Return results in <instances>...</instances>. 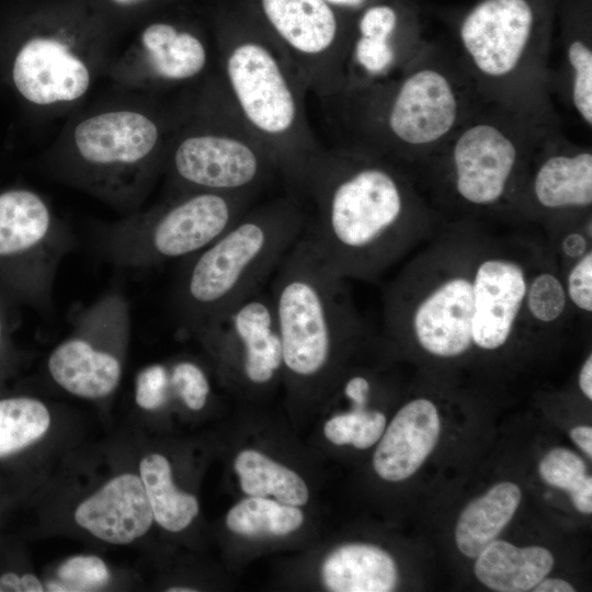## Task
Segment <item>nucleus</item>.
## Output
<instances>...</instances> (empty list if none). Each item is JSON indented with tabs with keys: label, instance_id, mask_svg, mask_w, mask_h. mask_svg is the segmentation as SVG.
Masks as SVG:
<instances>
[{
	"label": "nucleus",
	"instance_id": "f257e3e1",
	"mask_svg": "<svg viewBox=\"0 0 592 592\" xmlns=\"http://www.w3.org/2000/svg\"><path fill=\"white\" fill-rule=\"evenodd\" d=\"M549 258L522 232L465 226L439 232L387 286L384 325L435 357L500 350L521 328L540 327L528 315L526 293Z\"/></svg>",
	"mask_w": 592,
	"mask_h": 592
},
{
	"label": "nucleus",
	"instance_id": "f03ea898",
	"mask_svg": "<svg viewBox=\"0 0 592 592\" xmlns=\"http://www.w3.org/2000/svg\"><path fill=\"white\" fill-rule=\"evenodd\" d=\"M299 200L305 236L338 275L375 280L419 238V209L399 162L342 146L323 148Z\"/></svg>",
	"mask_w": 592,
	"mask_h": 592
},
{
	"label": "nucleus",
	"instance_id": "7ed1b4c3",
	"mask_svg": "<svg viewBox=\"0 0 592 592\" xmlns=\"http://www.w3.org/2000/svg\"><path fill=\"white\" fill-rule=\"evenodd\" d=\"M216 72L231 104L299 198L323 150L309 123L304 79L261 24H223L215 38Z\"/></svg>",
	"mask_w": 592,
	"mask_h": 592
},
{
	"label": "nucleus",
	"instance_id": "20e7f679",
	"mask_svg": "<svg viewBox=\"0 0 592 592\" xmlns=\"http://www.w3.org/2000/svg\"><path fill=\"white\" fill-rule=\"evenodd\" d=\"M306 225L303 202L286 193L252 205L231 227L183 260L173 304L192 332L262 291Z\"/></svg>",
	"mask_w": 592,
	"mask_h": 592
},
{
	"label": "nucleus",
	"instance_id": "39448f33",
	"mask_svg": "<svg viewBox=\"0 0 592 592\" xmlns=\"http://www.w3.org/2000/svg\"><path fill=\"white\" fill-rule=\"evenodd\" d=\"M270 297L282 344L283 367L295 378L323 374L339 346L365 322L346 280L329 269L304 231L272 276Z\"/></svg>",
	"mask_w": 592,
	"mask_h": 592
},
{
	"label": "nucleus",
	"instance_id": "423d86ee",
	"mask_svg": "<svg viewBox=\"0 0 592 592\" xmlns=\"http://www.w3.org/2000/svg\"><path fill=\"white\" fill-rule=\"evenodd\" d=\"M196 121L167 148L163 164L173 194H260L277 167L231 104L215 71L204 83Z\"/></svg>",
	"mask_w": 592,
	"mask_h": 592
},
{
	"label": "nucleus",
	"instance_id": "0eeeda50",
	"mask_svg": "<svg viewBox=\"0 0 592 592\" xmlns=\"http://www.w3.org/2000/svg\"><path fill=\"white\" fill-rule=\"evenodd\" d=\"M253 193L185 192L166 203L117 223L94 235L98 252L112 264L148 269L197 253L255 202Z\"/></svg>",
	"mask_w": 592,
	"mask_h": 592
},
{
	"label": "nucleus",
	"instance_id": "6e6552de",
	"mask_svg": "<svg viewBox=\"0 0 592 592\" xmlns=\"http://www.w3.org/2000/svg\"><path fill=\"white\" fill-rule=\"evenodd\" d=\"M164 134L162 123L141 112L90 116L73 132L71 175L113 203L135 204L164 160Z\"/></svg>",
	"mask_w": 592,
	"mask_h": 592
},
{
	"label": "nucleus",
	"instance_id": "1a4fd4ad",
	"mask_svg": "<svg viewBox=\"0 0 592 592\" xmlns=\"http://www.w3.org/2000/svg\"><path fill=\"white\" fill-rule=\"evenodd\" d=\"M72 325V333L50 353L48 373L73 396L105 398L122 377L119 352L132 325L128 300L119 291H109L77 312Z\"/></svg>",
	"mask_w": 592,
	"mask_h": 592
},
{
	"label": "nucleus",
	"instance_id": "9d476101",
	"mask_svg": "<svg viewBox=\"0 0 592 592\" xmlns=\"http://www.w3.org/2000/svg\"><path fill=\"white\" fill-rule=\"evenodd\" d=\"M265 31L293 62L318 100L344 84L351 34L325 0H257Z\"/></svg>",
	"mask_w": 592,
	"mask_h": 592
},
{
	"label": "nucleus",
	"instance_id": "9b49d317",
	"mask_svg": "<svg viewBox=\"0 0 592 592\" xmlns=\"http://www.w3.org/2000/svg\"><path fill=\"white\" fill-rule=\"evenodd\" d=\"M75 243L69 227L37 193L10 190L0 194V261L20 265L24 288L47 310L53 306L59 265Z\"/></svg>",
	"mask_w": 592,
	"mask_h": 592
},
{
	"label": "nucleus",
	"instance_id": "f8f14e48",
	"mask_svg": "<svg viewBox=\"0 0 592 592\" xmlns=\"http://www.w3.org/2000/svg\"><path fill=\"white\" fill-rule=\"evenodd\" d=\"M194 333L224 355L235 356L241 376L253 386L271 383L283 367L273 304L262 291Z\"/></svg>",
	"mask_w": 592,
	"mask_h": 592
},
{
	"label": "nucleus",
	"instance_id": "ddd939ff",
	"mask_svg": "<svg viewBox=\"0 0 592 592\" xmlns=\"http://www.w3.org/2000/svg\"><path fill=\"white\" fill-rule=\"evenodd\" d=\"M517 159L515 143L501 128L489 123L469 126L452 149L457 196L476 208L494 206L509 190Z\"/></svg>",
	"mask_w": 592,
	"mask_h": 592
},
{
	"label": "nucleus",
	"instance_id": "4468645a",
	"mask_svg": "<svg viewBox=\"0 0 592 592\" xmlns=\"http://www.w3.org/2000/svg\"><path fill=\"white\" fill-rule=\"evenodd\" d=\"M534 25L527 0H483L464 19L460 41L482 73L502 77L520 62Z\"/></svg>",
	"mask_w": 592,
	"mask_h": 592
},
{
	"label": "nucleus",
	"instance_id": "2eb2a0df",
	"mask_svg": "<svg viewBox=\"0 0 592 592\" xmlns=\"http://www.w3.org/2000/svg\"><path fill=\"white\" fill-rule=\"evenodd\" d=\"M12 78L19 92L37 105L76 101L91 83L87 64L55 35L29 39L15 57Z\"/></svg>",
	"mask_w": 592,
	"mask_h": 592
},
{
	"label": "nucleus",
	"instance_id": "dca6fc26",
	"mask_svg": "<svg viewBox=\"0 0 592 592\" xmlns=\"http://www.w3.org/2000/svg\"><path fill=\"white\" fill-rule=\"evenodd\" d=\"M75 521L103 542L126 545L148 532L153 514L140 477L122 474L82 501Z\"/></svg>",
	"mask_w": 592,
	"mask_h": 592
},
{
	"label": "nucleus",
	"instance_id": "f3484780",
	"mask_svg": "<svg viewBox=\"0 0 592 592\" xmlns=\"http://www.w3.org/2000/svg\"><path fill=\"white\" fill-rule=\"evenodd\" d=\"M146 69L167 84H186L216 71L215 47L192 27L171 21H155L139 36Z\"/></svg>",
	"mask_w": 592,
	"mask_h": 592
},
{
	"label": "nucleus",
	"instance_id": "a211bd4d",
	"mask_svg": "<svg viewBox=\"0 0 592 592\" xmlns=\"http://www.w3.org/2000/svg\"><path fill=\"white\" fill-rule=\"evenodd\" d=\"M440 428L439 412L432 401L419 398L406 403L374 453L376 474L395 482L412 476L435 447Z\"/></svg>",
	"mask_w": 592,
	"mask_h": 592
},
{
	"label": "nucleus",
	"instance_id": "6ab92c4d",
	"mask_svg": "<svg viewBox=\"0 0 592 592\" xmlns=\"http://www.w3.org/2000/svg\"><path fill=\"white\" fill-rule=\"evenodd\" d=\"M476 559L477 579L499 592L533 590L554 566L551 553L544 547H516L497 539L491 542Z\"/></svg>",
	"mask_w": 592,
	"mask_h": 592
},
{
	"label": "nucleus",
	"instance_id": "aec40b11",
	"mask_svg": "<svg viewBox=\"0 0 592 592\" xmlns=\"http://www.w3.org/2000/svg\"><path fill=\"white\" fill-rule=\"evenodd\" d=\"M321 576L333 592H388L397 584V567L385 550L365 544L343 545L323 561Z\"/></svg>",
	"mask_w": 592,
	"mask_h": 592
},
{
	"label": "nucleus",
	"instance_id": "412c9836",
	"mask_svg": "<svg viewBox=\"0 0 592 592\" xmlns=\"http://www.w3.org/2000/svg\"><path fill=\"white\" fill-rule=\"evenodd\" d=\"M536 203L548 210L590 208L592 153H558L546 158L533 179Z\"/></svg>",
	"mask_w": 592,
	"mask_h": 592
},
{
	"label": "nucleus",
	"instance_id": "4be33fe9",
	"mask_svg": "<svg viewBox=\"0 0 592 592\" xmlns=\"http://www.w3.org/2000/svg\"><path fill=\"white\" fill-rule=\"evenodd\" d=\"M521 501L513 482H501L471 501L460 513L455 540L462 554L476 558L508 525Z\"/></svg>",
	"mask_w": 592,
	"mask_h": 592
},
{
	"label": "nucleus",
	"instance_id": "5701e85b",
	"mask_svg": "<svg viewBox=\"0 0 592 592\" xmlns=\"http://www.w3.org/2000/svg\"><path fill=\"white\" fill-rule=\"evenodd\" d=\"M139 473L153 520L169 532L186 528L198 514V502L175 487L168 459L160 454L147 455L140 462Z\"/></svg>",
	"mask_w": 592,
	"mask_h": 592
},
{
	"label": "nucleus",
	"instance_id": "b1692460",
	"mask_svg": "<svg viewBox=\"0 0 592 592\" xmlns=\"http://www.w3.org/2000/svg\"><path fill=\"white\" fill-rule=\"evenodd\" d=\"M242 491L250 497L267 498L278 502L301 506L309 498L303 478L254 449H243L234 463Z\"/></svg>",
	"mask_w": 592,
	"mask_h": 592
},
{
	"label": "nucleus",
	"instance_id": "393cba45",
	"mask_svg": "<svg viewBox=\"0 0 592 592\" xmlns=\"http://www.w3.org/2000/svg\"><path fill=\"white\" fill-rule=\"evenodd\" d=\"M303 522L298 506L261 497L243 499L226 516L227 527L247 537L284 536L298 530Z\"/></svg>",
	"mask_w": 592,
	"mask_h": 592
},
{
	"label": "nucleus",
	"instance_id": "a878e982",
	"mask_svg": "<svg viewBox=\"0 0 592 592\" xmlns=\"http://www.w3.org/2000/svg\"><path fill=\"white\" fill-rule=\"evenodd\" d=\"M50 413L39 400L14 397L0 400V457L37 442L48 431Z\"/></svg>",
	"mask_w": 592,
	"mask_h": 592
},
{
	"label": "nucleus",
	"instance_id": "bb28decb",
	"mask_svg": "<svg viewBox=\"0 0 592 592\" xmlns=\"http://www.w3.org/2000/svg\"><path fill=\"white\" fill-rule=\"evenodd\" d=\"M526 308L533 321L543 328L561 325L570 311L563 281L550 258L530 280Z\"/></svg>",
	"mask_w": 592,
	"mask_h": 592
},
{
	"label": "nucleus",
	"instance_id": "cd10ccee",
	"mask_svg": "<svg viewBox=\"0 0 592 592\" xmlns=\"http://www.w3.org/2000/svg\"><path fill=\"white\" fill-rule=\"evenodd\" d=\"M386 426L384 413L366 408H354L332 417L323 426L325 436L334 445L352 444L364 449L374 445Z\"/></svg>",
	"mask_w": 592,
	"mask_h": 592
},
{
	"label": "nucleus",
	"instance_id": "c85d7f7f",
	"mask_svg": "<svg viewBox=\"0 0 592 592\" xmlns=\"http://www.w3.org/2000/svg\"><path fill=\"white\" fill-rule=\"evenodd\" d=\"M59 581L50 582L49 591H92L107 584L111 574L105 562L91 555L65 560L57 569Z\"/></svg>",
	"mask_w": 592,
	"mask_h": 592
},
{
	"label": "nucleus",
	"instance_id": "c756f323",
	"mask_svg": "<svg viewBox=\"0 0 592 592\" xmlns=\"http://www.w3.org/2000/svg\"><path fill=\"white\" fill-rule=\"evenodd\" d=\"M568 60L573 69L572 102L584 119L592 125V50L582 41L568 47Z\"/></svg>",
	"mask_w": 592,
	"mask_h": 592
},
{
	"label": "nucleus",
	"instance_id": "7c9ffc66",
	"mask_svg": "<svg viewBox=\"0 0 592 592\" xmlns=\"http://www.w3.org/2000/svg\"><path fill=\"white\" fill-rule=\"evenodd\" d=\"M169 373L182 403L193 411L203 409L210 392L204 369L192 361L182 360L169 366Z\"/></svg>",
	"mask_w": 592,
	"mask_h": 592
},
{
	"label": "nucleus",
	"instance_id": "2f4dec72",
	"mask_svg": "<svg viewBox=\"0 0 592 592\" xmlns=\"http://www.w3.org/2000/svg\"><path fill=\"white\" fill-rule=\"evenodd\" d=\"M584 462L573 452L557 447L539 463V475L548 485L570 491L584 476Z\"/></svg>",
	"mask_w": 592,
	"mask_h": 592
},
{
	"label": "nucleus",
	"instance_id": "473e14b6",
	"mask_svg": "<svg viewBox=\"0 0 592 592\" xmlns=\"http://www.w3.org/2000/svg\"><path fill=\"white\" fill-rule=\"evenodd\" d=\"M569 304L578 311L592 312V251L571 262L563 282Z\"/></svg>",
	"mask_w": 592,
	"mask_h": 592
},
{
	"label": "nucleus",
	"instance_id": "72a5a7b5",
	"mask_svg": "<svg viewBox=\"0 0 592 592\" xmlns=\"http://www.w3.org/2000/svg\"><path fill=\"white\" fill-rule=\"evenodd\" d=\"M169 372L164 364L141 369L135 382V401L144 410H158L167 403Z\"/></svg>",
	"mask_w": 592,
	"mask_h": 592
},
{
	"label": "nucleus",
	"instance_id": "f704fd0d",
	"mask_svg": "<svg viewBox=\"0 0 592 592\" xmlns=\"http://www.w3.org/2000/svg\"><path fill=\"white\" fill-rule=\"evenodd\" d=\"M397 26L398 15L392 7L374 4L362 13L354 35L396 44Z\"/></svg>",
	"mask_w": 592,
	"mask_h": 592
},
{
	"label": "nucleus",
	"instance_id": "c9c22d12",
	"mask_svg": "<svg viewBox=\"0 0 592 592\" xmlns=\"http://www.w3.org/2000/svg\"><path fill=\"white\" fill-rule=\"evenodd\" d=\"M591 235L582 231L567 232L560 241V253L572 262L590 250Z\"/></svg>",
	"mask_w": 592,
	"mask_h": 592
},
{
	"label": "nucleus",
	"instance_id": "e433bc0d",
	"mask_svg": "<svg viewBox=\"0 0 592 592\" xmlns=\"http://www.w3.org/2000/svg\"><path fill=\"white\" fill-rule=\"evenodd\" d=\"M371 382L363 375L351 376L343 386L344 396L354 408H366L371 394Z\"/></svg>",
	"mask_w": 592,
	"mask_h": 592
},
{
	"label": "nucleus",
	"instance_id": "4c0bfd02",
	"mask_svg": "<svg viewBox=\"0 0 592 592\" xmlns=\"http://www.w3.org/2000/svg\"><path fill=\"white\" fill-rule=\"evenodd\" d=\"M0 591H23V592H42L43 584L33 574L26 573L22 577L8 572L0 577Z\"/></svg>",
	"mask_w": 592,
	"mask_h": 592
},
{
	"label": "nucleus",
	"instance_id": "58836bf2",
	"mask_svg": "<svg viewBox=\"0 0 592 592\" xmlns=\"http://www.w3.org/2000/svg\"><path fill=\"white\" fill-rule=\"evenodd\" d=\"M574 508L584 514L592 512V478L584 476L570 491Z\"/></svg>",
	"mask_w": 592,
	"mask_h": 592
},
{
	"label": "nucleus",
	"instance_id": "ea45409f",
	"mask_svg": "<svg viewBox=\"0 0 592 592\" xmlns=\"http://www.w3.org/2000/svg\"><path fill=\"white\" fill-rule=\"evenodd\" d=\"M572 441L589 456L592 457V429L579 425L570 431Z\"/></svg>",
	"mask_w": 592,
	"mask_h": 592
},
{
	"label": "nucleus",
	"instance_id": "a19ab883",
	"mask_svg": "<svg viewBox=\"0 0 592 592\" xmlns=\"http://www.w3.org/2000/svg\"><path fill=\"white\" fill-rule=\"evenodd\" d=\"M533 590L535 592H573V587L562 579H543Z\"/></svg>",
	"mask_w": 592,
	"mask_h": 592
},
{
	"label": "nucleus",
	"instance_id": "79ce46f5",
	"mask_svg": "<svg viewBox=\"0 0 592 592\" xmlns=\"http://www.w3.org/2000/svg\"><path fill=\"white\" fill-rule=\"evenodd\" d=\"M579 387L583 395L592 399V356L589 354L579 373Z\"/></svg>",
	"mask_w": 592,
	"mask_h": 592
},
{
	"label": "nucleus",
	"instance_id": "37998d69",
	"mask_svg": "<svg viewBox=\"0 0 592 592\" xmlns=\"http://www.w3.org/2000/svg\"><path fill=\"white\" fill-rule=\"evenodd\" d=\"M332 7L358 8L366 0H325Z\"/></svg>",
	"mask_w": 592,
	"mask_h": 592
},
{
	"label": "nucleus",
	"instance_id": "c03bdc74",
	"mask_svg": "<svg viewBox=\"0 0 592 592\" xmlns=\"http://www.w3.org/2000/svg\"><path fill=\"white\" fill-rule=\"evenodd\" d=\"M114 3L116 4H119V5H133V4H136V3H139L144 0H112Z\"/></svg>",
	"mask_w": 592,
	"mask_h": 592
},
{
	"label": "nucleus",
	"instance_id": "a18cd8bd",
	"mask_svg": "<svg viewBox=\"0 0 592 592\" xmlns=\"http://www.w3.org/2000/svg\"><path fill=\"white\" fill-rule=\"evenodd\" d=\"M168 591H169V592H194V591H196V590H195V589H191V588H179V587L177 588V587H174V588L168 589Z\"/></svg>",
	"mask_w": 592,
	"mask_h": 592
},
{
	"label": "nucleus",
	"instance_id": "49530a36",
	"mask_svg": "<svg viewBox=\"0 0 592 592\" xmlns=\"http://www.w3.org/2000/svg\"><path fill=\"white\" fill-rule=\"evenodd\" d=\"M2 321H1V318H0V343H1V339H2Z\"/></svg>",
	"mask_w": 592,
	"mask_h": 592
}]
</instances>
